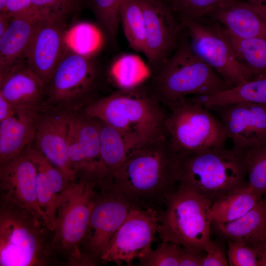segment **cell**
<instances>
[{
	"label": "cell",
	"mask_w": 266,
	"mask_h": 266,
	"mask_svg": "<svg viewBox=\"0 0 266 266\" xmlns=\"http://www.w3.org/2000/svg\"><path fill=\"white\" fill-rule=\"evenodd\" d=\"M179 161L168 136H163L132 151L111 182L133 205L153 208L178 185Z\"/></svg>",
	"instance_id": "1"
},
{
	"label": "cell",
	"mask_w": 266,
	"mask_h": 266,
	"mask_svg": "<svg viewBox=\"0 0 266 266\" xmlns=\"http://www.w3.org/2000/svg\"><path fill=\"white\" fill-rule=\"evenodd\" d=\"M164 106L142 85L100 98L83 111L114 128L132 151L163 136L167 115Z\"/></svg>",
	"instance_id": "2"
},
{
	"label": "cell",
	"mask_w": 266,
	"mask_h": 266,
	"mask_svg": "<svg viewBox=\"0 0 266 266\" xmlns=\"http://www.w3.org/2000/svg\"><path fill=\"white\" fill-rule=\"evenodd\" d=\"M98 183L85 178L71 181L61 194L53 225L49 252L52 263L90 266L82 245L93 207Z\"/></svg>",
	"instance_id": "3"
},
{
	"label": "cell",
	"mask_w": 266,
	"mask_h": 266,
	"mask_svg": "<svg viewBox=\"0 0 266 266\" xmlns=\"http://www.w3.org/2000/svg\"><path fill=\"white\" fill-rule=\"evenodd\" d=\"M232 87L192 51L184 29L178 46L148 90L167 108L187 97L211 95Z\"/></svg>",
	"instance_id": "4"
},
{
	"label": "cell",
	"mask_w": 266,
	"mask_h": 266,
	"mask_svg": "<svg viewBox=\"0 0 266 266\" xmlns=\"http://www.w3.org/2000/svg\"><path fill=\"white\" fill-rule=\"evenodd\" d=\"M244 151L225 146L180 157L178 183L212 204L247 183Z\"/></svg>",
	"instance_id": "5"
},
{
	"label": "cell",
	"mask_w": 266,
	"mask_h": 266,
	"mask_svg": "<svg viewBox=\"0 0 266 266\" xmlns=\"http://www.w3.org/2000/svg\"><path fill=\"white\" fill-rule=\"evenodd\" d=\"M164 204L157 227L162 241L205 252L211 241V204L180 183L166 196Z\"/></svg>",
	"instance_id": "6"
},
{
	"label": "cell",
	"mask_w": 266,
	"mask_h": 266,
	"mask_svg": "<svg viewBox=\"0 0 266 266\" xmlns=\"http://www.w3.org/2000/svg\"><path fill=\"white\" fill-rule=\"evenodd\" d=\"M46 229L44 222L32 212L1 198L0 266H41L52 263Z\"/></svg>",
	"instance_id": "7"
},
{
	"label": "cell",
	"mask_w": 266,
	"mask_h": 266,
	"mask_svg": "<svg viewBox=\"0 0 266 266\" xmlns=\"http://www.w3.org/2000/svg\"><path fill=\"white\" fill-rule=\"evenodd\" d=\"M167 108L166 131L180 157L225 146L229 139L221 121L200 104L184 98Z\"/></svg>",
	"instance_id": "8"
},
{
	"label": "cell",
	"mask_w": 266,
	"mask_h": 266,
	"mask_svg": "<svg viewBox=\"0 0 266 266\" xmlns=\"http://www.w3.org/2000/svg\"><path fill=\"white\" fill-rule=\"evenodd\" d=\"M99 72L90 56L68 47L47 85L43 104L74 114L98 99Z\"/></svg>",
	"instance_id": "9"
},
{
	"label": "cell",
	"mask_w": 266,
	"mask_h": 266,
	"mask_svg": "<svg viewBox=\"0 0 266 266\" xmlns=\"http://www.w3.org/2000/svg\"><path fill=\"white\" fill-rule=\"evenodd\" d=\"M192 51L233 87L254 77L237 60L223 27L209 17L180 21Z\"/></svg>",
	"instance_id": "10"
},
{
	"label": "cell",
	"mask_w": 266,
	"mask_h": 266,
	"mask_svg": "<svg viewBox=\"0 0 266 266\" xmlns=\"http://www.w3.org/2000/svg\"><path fill=\"white\" fill-rule=\"evenodd\" d=\"M133 204L111 181L97 185L94 205L82 245L83 256L94 265L106 250Z\"/></svg>",
	"instance_id": "11"
},
{
	"label": "cell",
	"mask_w": 266,
	"mask_h": 266,
	"mask_svg": "<svg viewBox=\"0 0 266 266\" xmlns=\"http://www.w3.org/2000/svg\"><path fill=\"white\" fill-rule=\"evenodd\" d=\"M159 213L154 208L133 205L100 258L103 264L114 262L132 266L135 259L146 255L157 233Z\"/></svg>",
	"instance_id": "12"
},
{
	"label": "cell",
	"mask_w": 266,
	"mask_h": 266,
	"mask_svg": "<svg viewBox=\"0 0 266 266\" xmlns=\"http://www.w3.org/2000/svg\"><path fill=\"white\" fill-rule=\"evenodd\" d=\"M145 23V55L157 74L181 38L184 27L166 0H139Z\"/></svg>",
	"instance_id": "13"
},
{
	"label": "cell",
	"mask_w": 266,
	"mask_h": 266,
	"mask_svg": "<svg viewBox=\"0 0 266 266\" xmlns=\"http://www.w3.org/2000/svg\"><path fill=\"white\" fill-rule=\"evenodd\" d=\"M100 127L99 120L83 111L71 117L67 156L76 178L101 183L109 177L100 157Z\"/></svg>",
	"instance_id": "14"
},
{
	"label": "cell",
	"mask_w": 266,
	"mask_h": 266,
	"mask_svg": "<svg viewBox=\"0 0 266 266\" xmlns=\"http://www.w3.org/2000/svg\"><path fill=\"white\" fill-rule=\"evenodd\" d=\"M73 114L51 105L43 104L37 112L33 144L70 180L76 178L67 156L70 121Z\"/></svg>",
	"instance_id": "15"
},
{
	"label": "cell",
	"mask_w": 266,
	"mask_h": 266,
	"mask_svg": "<svg viewBox=\"0 0 266 266\" xmlns=\"http://www.w3.org/2000/svg\"><path fill=\"white\" fill-rule=\"evenodd\" d=\"M233 147L241 150L266 144V105L241 102L214 108Z\"/></svg>",
	"instance_id": "16"
},
{
	"label": "cell",
	"mask_w": 266,
	"mask_h": 266,
	"mask_svg": "<svg viewBox=\"0 0 266 266\" xmlns=\"http://www.w3.org/2000/svg\"><path fill=\"white\" fill-rule=\"evenodd\" d=\"M36 187V168L26 150L0 164L1 198L29 210L47 226V218L37 200Z\"/></svg>",
	"instance_id": "17"
},
{
	"label": "cell",
	"mask_w": 266,
	"mask_h": 266,
	"mask_svg": "<svg viewBox=\"0 0 266 266\" xmlns=\"http://www.w3.org/2000/svg\"><path fill=\"white\" fill-rule=\"evenodd\" d=\"M64 21L41 19L24 61L47 85L68 47Z\"/></svg>",
	"instance_id": "18"
},
{
	"label": "cell",
	"mask_w": 266,
	"mask_h": 266,
	"mask_svg": "<svg viewBox=\"0 0 266 266\" xmlns=\"http://www.w3.org/2000/svg\"><path fill=\"white\" fill-rule=\"evenodd\" d=\"M46 93V84L25 61L0 74V94L17 109L38 111Z\"/></svg>",
	"instance_id": "19"
},
{
	"label": "cell",
	"mask_w": 266,
	"mask_h": 266,
	"mask_svg": "<svg viewBox=\"0 0 266 266\" xmlns=\"http://www.w3.org/2000/svg\"><path fill=\"white\" fill-rule=\"evenodd\" d=\"M40 20L35 13L12 17L9 27L0 36V74L24 61Z\"/></svg>",
	"instance_id": "20"
},
{
	"label": "cell",
	"mask_w": 266,
	"mask_h": 266,
	"mask_svg": "<svg viewBox=\"0 0 266 266\" xmlns=\"http://www.w3.org/2000/svg\"><path fill=\"white\" fill-rule=\"evenodd\" d=\"M209 17L234 38H266V14L243 0L218 10Z\"/></svg>",
	"instance_id": "21"
},
{
	"label": "cell",
	"mask_w": 266,
	"mask_h": 266,
	"mask_svg": "<svg viewBox=\"0 0 266 266\" xmlns=\"http://www.w3.org/2000/svg\"><path fill=\"white\" fill-rule=\"evenodd\" d=\"M37 111L17 109L0 121V164L18 156L34 144Z\"/></svg>",
	"instance_id": "22"
},
{
	"label": "cell",
	"mask_w": 266,
	"mask_h": 266,
	"mask_svg": "<svg viewBox=\"0 0 266 266\" xmlns=\"http://www.w3.org/2000/svg\"><path fill=\"white\" fill-rule=\"evenodd\" d=\"M212 224L223 238L255 247L266 237V201L261 199L248 212L233 221H213Z\"/></svg>",
	"instance_id": "23"
},
{
	"label": "cell",
	"mask_w": 266,
	"mask_h": 266,
	"mask_svg": "<svg viewBox=\"0 0 266 266\" xmlns=\"http://www.w3.org/2000/svg\"><path fill=\"white\" fill-rule=\"evenodd\" d=\"M208 109L241 102L266 105V74L258 75L230 89L208 95L185 98Z\"/></svg>",
	"instance_id": "24"
},
{
	"label": "cell",
	"mask_w": 266,
	"mask_h": 266,
	"mask_svg": "<svg viewBox=\"0 0 266 266\" xmlns=\"http://www.w3.org/2000/svg\"><path fill=\"white\" fill-rule=\"evenodd\" d=\"M262 197L247 182L224 195L212 204L211 209L213 221L226 223L240 218L255 206Z\"/></svg>",
	"instance_id": "25"
},
{
	"label": "cell",
	"mask_w": 266,
	"mask_h": 266,
	"mask_svg": "<svg viewBox=\"0 0 266 266\" xmlns=\"http://www.w3.org/2000/svg\"><path fill=\"white\" fill-rule=\"evenodd\" d=\"M109 72L119 90L136 88L152 75L149 66L138 56L131 54L117 58L112 63Z\"/></svg>",
	"instance_id": "26"
},
{
	"label": "cell",
	"mask_w": 266,
	"mask_h": 266,
	"mask_svg": "<svg viewBox=\"0 0 266 266\" xmlns=\"http://www.w3.org/2000/svg\"><path fill=\"white\" fill-rule=\"evenodd\" d=\"M99 134L101 161L111 177L132 150L119 131L101 121Z\"/></svg>",
	"instance_id": "27"
},
{
	"label": "cell",
	"mask_w": 266,
	"mask_h": 266,
	"mask_svg": "<svg viewBox=\"0 0 266 266\" xmlns=\"http://www.w3.org/2000/svg\"><path fill=\"white\" fill-rule=\"evenodd\" d=\"M224 31L238 62L254 77L266 74V38L237 39Z\"/></svg>",
	"instance_id": "28"
},
{
	"label": "cell",
	"mask_w": 266,
	"mask_h": 266,
	"mask_svg": "<svg viewBox=\"0 0 266 266\" xmlns=\"http://www.w3.org/2000/svg\"><path fill=\"white\" fill-rule=\"evenodd\" d=\"M120 19L130 46L134 50L145 54V23L139 0H123Z\"/></svg>",
	"instance_id": "29"
},
{
	"label": "cell",
	"mask_w": 266,
	"mask_h": 266,
	"mask_svg": "<svg viewBox=\"0 0 266 266\" xmlns=\"http://www.w3.org/2000/svg\"><path fill=\"white\" fill-rule=\"evenodd\" d=\"M180 21L209 17L214 12L240 0H166Z\"/></svg>",
	"instance_id": "30"
},
{
	"label": "cell",
	"mask_w": 266,
	"mask_h": 266,
	"mask_svg": "<svg viewBox=\"0 0 266 266\" xmlns=\"http://www.w3.org/2000/svg\"><path fill=\"white\" fill-rule=\"evenodd\" d=\"M68 48L79 54L90 56L100 47V34L98 29L88 23H81L74 27L66 34Z\"/></svg>",
	"instance_id": "31"
},
{
	"label": "cell",
	"mask_w": 266,
	"mask_h": 266,
	"mask_svg": "<svg viewBox=\"0 0 266 266\" xmlns=\"http://www.w3.org/2000/svg\"><path fill=\"white\" fill-rule=\"evenodd\" d=\"M244 151L248 185L266 194V144Z\"/></svg>",
	"instance_id": "32"
},
{
	"label": "cell",
	"mask_w": 266,
	"mask_h": 266,
	"mask_svg": "<svg viewBox=\"0 0 266 266\" xmlns=\"http://www.w3.org/2000/svg\"><path fill=\"white\" fill-rule=\"evenodd\" d=\"M122 0H87L97 19L113 43L116 41L117 37Z\"/></svg>",
	"instance_id": "33"
},
{
	"label": "cell",
	"mask_w": 266,
	"mask_h": 266,
	"mask_svg": "<svg viewBox=\"0 0 266 266\" xmlns=\"http://www.w3.org/2000/svg\"><path fill=\"white\" fill-rule=\"evenodd\" d=\"M79 0H32L33 11L41 19L64 21Z\"/></svg>",
	"instance_id": "34"
},
{
	"label": "cell",
	"mask_w": 266,
	"mask_h": 266,
	"mask_svg": "<svg viewBox=\"0 0 266 266\" xmlns=\"http://www.w3.org/2000/svg\"><path fill=\"white\" fill-rule=\"evenodd\" d=\"M181 246L175 243L162 241L154 250L151 249L138 259L139 266H179Z\"/></svg>",
	"instance_id": "35"
},
{
	"label": "cell",
	"mask_w": 266,
	"mask_h": 266,
	"mask_svg": "<svg viewBox=\"0 0 266 266\" xmlns=\"http://www.w3.org/2000/svg\"><path fill=\"white\" fill-rule=\"evenodd\" d=\"M228 260L231 266H259L254 247L239 241L228 240Z\"/></svg>",
	"instance_id": "36"
},
{
	"label": "cell",
	"mask_w": 266,
	"mask_h": 266,
	"mask_svg": "<svg viewBox=\"0 0 266 266\" xmlns=\"http://www.w3.org/2000/svg\"><path fill=\"white\" fill-rule=\"evenodd\" d=\"M205 252L202 266H227L229 265L225 247L220 240H211Z\"/></svg>",
	"instance_id": "37"
},
{
	"label": "cell",
	"mask_w": 266,
	"mask_h": 266,
	"mask_svg": "<svg viewBox=\"0 0 266 266\" xmlns=\"http://www.w3.org/2000/svg\"><path fill=\"white\" fill-rule=\"evenodd\" d=\"M2 12L12 17L34 13L32 0H7Z\"/></svg>",
	"instance_id": "38"
},
{
	"label": "cell",
	"mask_w": 266,
	"mask_h": 266,
	"mask_svg": "<svg viewBox=\"0 0 266 266\" xmlns=\"http://www.w3.org/2000/svg\"><path fill=\"white\" fill-rule=\"evenodd\" d=\"M204 252L181 246L179 266H202Z\"/></svg>",
	"instance_id": "39"
},
{
	"label": "cell",
	"mask_w": 266,
	"mask_h": 266,
	"mask_svg": "<svg viewBox=\"0 0 266 266\" xmlns=\"http://www.w3.org/2000/svg\"><path fill=\"white\" fill-rule=\"evenodd\" d=\"M17 110L13 104L0 94V121L13 116Z\"/></svg>",
	"instance_id": "40"
},
{
	"label": "cell",
	"mask_w": 266,
	"mask_h": 266,
	"mask_svg": "<svg viewBox=\"0 0 266 266\" xmlns=\"http://www.w3.org/2000/svg\"><path fill=\"white\" fill-rule=\"evenodd\" d=\"M254 248L258 256L259 266H266V237Z\"/></svg>",
	"instance_id": "41"
},
{
	"label": "cell",
	"mask_w": 266,
	"mask_h": 266,
	"mask_svg": "<svg viewBox=\"0 0 266 266\" xmlns=\"http://www.w3.org/2000/svg\"><path fill=\"white\" fill-rule=\"evenodd\" d=\"M12 17L5 12H0V36L9 27Z\"/></svg>",
	"instance_id": "42"
},
{
	"label": "cell",
	"mask_w": 266,
	"mask_h": 266,
	"mask_svg": "<svg viewBox=\"0 0 266 266\" xmlns=\"http://www.w3.org/2000/svg\"><path fill=\"white\" fill-rule=\"evenodd\" d=\"M243 1L266 14V0H243Z\"/></svg>",
	"instance_id": "43"
},
{
	"label": "cell",
	"mask_w": 266,
	"mask_h": 266,
	"mask_svg": "<svg viewBox=\"0 0 266 266\" xmlns=\"http://www.w3.org/2000/svg\"><path fill=\"white\" fill-rule=\"evenodd\" d=\"M7 0H0V12L2 11L4 8Z\"/></svg>",
	"instance_id": "44"
},
{
	"label": "cell",
	"mask_w": 266,
	"mask_h": 266,
	"mask_svg": "<svg viewBox=\"0 0 266 266\" xmlns=\"http://www.w3.org/2000/svg\"><path fill=\"white\" fill-rule=\"evenodd\" d=\"M264 200L266 201V197L265 198V199Z\"/></svg>",
	"instance_id": "45"
},
{
	"label": "cell",
	"mask_w": 266,
	"mask_h": 266,
	"mask_svg": "<svg viewBox=\"0 0 266 266\" xmlns=\"http://www.w3.org/2000/svg\"></svg>",
	"instance_id": "46"
}]
</instances>
